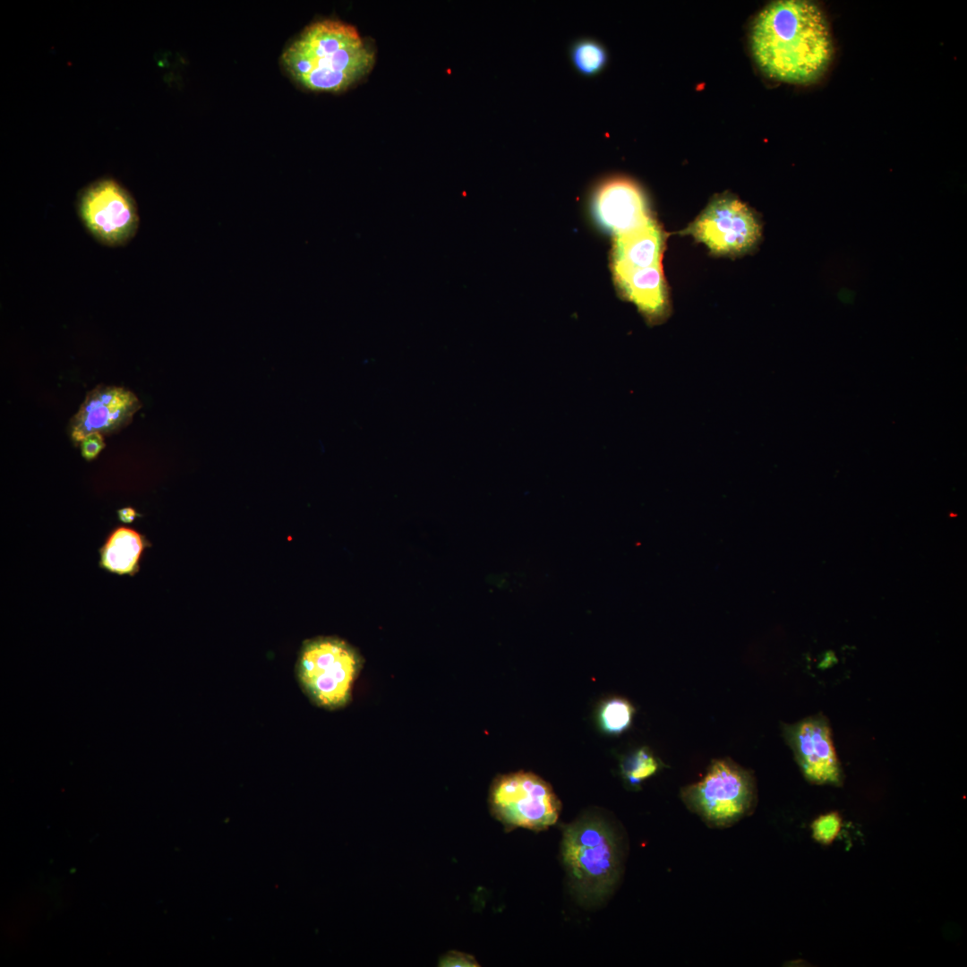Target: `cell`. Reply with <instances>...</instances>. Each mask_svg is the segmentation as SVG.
<instances>
[{"instance_id":"cell-6","label":"cell","mask_w":967,"mask_h":967,"mask_svg":"<svg viewBox=\"0 0 967 967\" xmlns=\"http://www.w3.org/2000/svg\"><path fill=\"white\" fill-rule=\"evenodd\" d=\"M492 815L507 829L544 830L554 825L561 804L551 785L540 776L518 771L497 776L490 787Z\"/></svg>"},{"instance_id":"cell-9","label":"cell","mask_w":967,"mask_h":967,"mask_svg":"<svg viewBox=\"0 0 967 967\" xmlns=\"http://www.w3.org/2000/svg\"><path fill=\"white\" fill-rule=\"evenodd\" d=\"M784 737L804 777L814 784L841 785L842 767L826 717L816 715L784 727Z\"/></svg>"},{"instance_id":"cell-17","label":"cell","mask_w":967,"mask_h":967,"mask_svg":"<svg viewBox=\"0 0 967 967\" xmlns=\"http://www.w3.org/2000/svg\"><path fill=\"white\" fill-rule=\"evenodd\" d=\"M659 766L656 757L646 747L626 756L620 765L623 778L632 786L640 784L644 780L655 774Z\"/></svg>"},{"instance_id":"cell-4","label":"cell","mask_w":967,"mask_h":967,"mask_svg":"<svg viewBox=\"0 0 967 967\" xmlns=\"http://www.w3.org/2000/svg\"><path fill=\"white\" fill-rule=\"evenodd\" d=\"M362 666L360 654L345 640L319 637L304 643L295 670L299 684L310 700L334 710L349 703Z\"/></svg>"},{"instance_id":"cell-8","label":"cell","mask_w":967,"mask_h":967,"mask_svg":"<svg viewBox=\"0 0 967 967\" xmlns=\"http://www.w3.org/2000/svg\"><path fill=\"white\" fill-rule=\"evenodd\" d=\"M79 206L89 230L106 244L124 243L135 232L138 217L133 201L113 180H100L90 185L83 191Z\"/></svg>"},{"instance_id":"cell-5","label":"cell","mask_w":967,"mask_h":967,"mask_svg":"<svg viewBox=\"0 0 967 967\" xmlns=\"http://www.w3.org/2000/svg\"><path fill=\"white\" fill-rule=\"evenodd\" d=\"M685 805L711 827H729L750 813L756 788L752 775L727 759L714 760L705 776L684 787Z\"/></svg>"},{"instance_id":"cell-1","label":"cell","mask_w":967,"mask_h":967,"mask_svg":"<svg viewBox=\"0 0 967 967\" xmlns=\"http://www.w3.org/2000/svg\"><path fill=\"white\" fill-rule=\"evenodd\" d=\"M751 47L767 75L797 84L818 79L834 54L826 19L815 3L807 0L767 4L754 21Z\"/></svg>"},{"instance_id":"cell-3","label":"cell","mask_w":967,"mask_h":967,"mask_svg":"<svg viewBox=\"0 0 967 967\" xmlns=\"http://www.w3.org/2000/svg\"><path fill=\"white\" fill-rule=\"evenodd\" d=\"M561 854L571 885L586 901L604 899L614 889L621 871V848L612 826L586 815L565 826Z\"/></svg>"},{"instance_id":"cell-15","label":"cell","mask_w":967,"mask_h":967,"mask_svg":"<svg viewBox=\"0 0 967 967\" xmlns=\"http://www.w3.org/2000/svg\"><path fill=\"white\" fill-rule=\"evenodd\" d=\"M569 56L574 68L582 75L592 76L605 66L608 55L604 47L596 39L584 38L573 42Z\"/></svg>"},{"instance_id":"cell-7","label":"cell","mask_w":967,"mask_h":967,"mask_svg":"<svg viewBox=\"0 0 967 967\" xmlns=\"http://www.w3.org/2000/svg\"><path fill=\"white\" fill-rule=\"evenodd\" d=\"M703 243L714 254H745L760 241L762 227L755 213L734 196L715 197L683 231Z\"/></svg>"},{"instance_id":"cell-11","label":"cell","mask_w":967,"mask_h":967,"mask_svg":"<svg viewBox=\"0 0 967 967\" xmlns=\"http://www.w3.org/2000/svg\"><path fill=\"white\" fill-rule=\"evenodd\" d=\"M591 206L597 222L614 236L639 227L653 218L641 188L622 177L601 184L592 195Z\"/></svg>"},{"instance_id":"cell-14","label":"cell","mask_w":967,"mask_h":967,"mask_svg":"<svg viewBox=\"0 0 967 967\" xmlns=\"http://www.w3.org/2000/svg\"><path fill=\"white\" fill-rule=\"evenodd\" d=\"M151 546L146 535L125 525L114 526L98 549V567L118 576L134 577L145 551Z\"/></svg>"},{"instance_id":"cell-13","label":"cell","mask_w":967,"mask_h":967,"mask_svg":"<svg viewBox=\"0 0 967 967\" xmlns=\"http://www.w3.org/2000/svg\"><path fill=\"white\" fill-rule=\"evenodd\" d=\"M664 241V232L652 218L639 227L614 236L612 264L638 269L662 265Z\"/></svg>"},{"instance_id":"cell-20","label":"cell","mask_w":967,"mask_h":967,"mask_svg":"<svg viewBox=\"0 0 967 967\" xmlns=\"http://www.w3.org/2000/svg\"><path fill=\"white\" fill-rule=\"evenodd\" d=\"M80 444L81 457L87 461L95 459L106 446L103 435L99 432L87 435Z\"/></svg>"},{"instance_id":"cell-16","label":"cell","mask_w":967,"mask_h":967,"mask_svg":"<svg viewBox=\"0 0 967 967\" xmlns=\"http://www.w3.org/2000/svg\"><path fill=\"white\" fill-rule=\"evenodd\" d=\"M634 713V706L627 699L619 697H610L599 705L597 723L603 732L617 735L631 725Z\"/></svg>"},{"instance_id":"cell-2","label":"cell","mask_w":967,"mask_h":967,"mask_svg":"<svg viewBox=\"0 0 967 967\" xmlns=\"http://www.w3.org/2000/svg\"><path fill=\"white\" fill-rule=\"evenodd\" d=\"M280 61L302 87L336 92L347 89L371 70L374 53L355 26L323 19L306 26L286 47Z\"/></svg>"},{"instance_id":"cell-18","label":"cell","mask_w":967,"mask_h":967,"mask_svg":"<svg viewBox=\"0 0 967 967\" xmlns=\"http://www.w3.org/2000/svg\"><path fill=\"white\" fill-rule=\"evenodd\" d=\"M842 828V817L836 811L819 816L811 824L813 838L824 845L831 844Z\"/></svg>"},{"instance_id":"cell-12","label":"cell","mask_w":967,"mask_h":967,"mask_svg":"<svg viewBox=\"0 0 967 967\" xmlns=\"http://www.w3.org/2000/svg\"><path fill=\"white\" fill-rule=\"evenodd\" d=\"M612 271L621 295L648 323L659 324L668 318L671 305L662 265L638 269L612 264Z\"/></svg>"},{"instance_id":"cell-10","label":"cell","mask_w":967,"mask_h":967,"mask_svg":"<svg viewBox=\"0 0 967 967\" xmlns=\"http://www.w3.org/2000/svg\"><path fill=\"white\" fill-rule=\"evenodd\" d=\"M141 404L131 390L119 386L98 385L89 391L72 417L69 434L79 444L92 432L111 434L125 427Z\"/></svg>"},{"instance_id":"cell-19","label":"cell","mask_w":967,"mask_h":967,"mask_svg":"<svg viewBox=\"0 0 967 967\" xmlns=\"http://www.w3.org/2000/svg\"><path fill=\"white\" fill-rule=\"evenodd\" d=\"M438 966L441 967H478L480 964L471 954L450 950L442 954L439 961Z\"/></svg>"},{"instance_id":"cell-21","label":"cell","mask_w":967,"mask_h":967,"mask_svg":"<svg viewBox=\"0 0 967 967\" xmlns=\"http://www.w3.org/2000/svg\"><path fill=\"white\" fill-rule=\"evenodd\" d=\"M118 520L123 524H131L141 515L133 507H124L116 511Z\"/></svg>"}]
</instances>
